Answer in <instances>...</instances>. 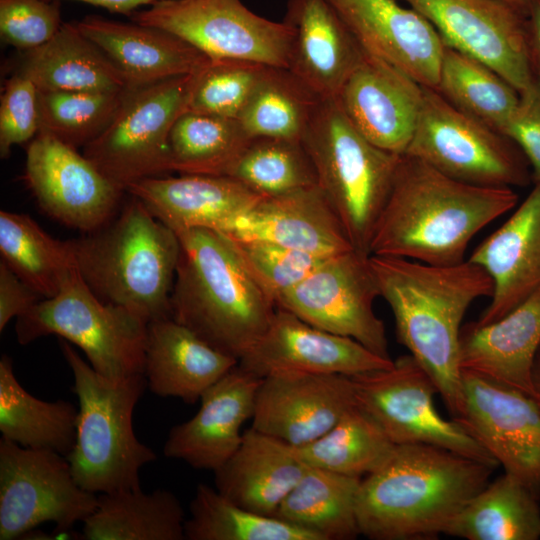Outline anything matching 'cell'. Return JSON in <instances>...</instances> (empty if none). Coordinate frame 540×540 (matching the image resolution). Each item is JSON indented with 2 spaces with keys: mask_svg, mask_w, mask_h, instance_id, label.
Listing matches in <instances>:
<instances>
[{
  "mask_svg": "<svg viewBox=\"0 0 540 540\" xmlns=\"http://www.w3.org/2000/svg\"><path fill=\"white\" fill-rule=\"evenodd\" d=\"M177 236L171 317L239 361L267 330L276 303L227 235L196 228Z\"/></svg>",
  "mask_w": 540,
  "mask_h": 540,
  "instance_id": "277c9868",
  "label": "cell"
},
{
  "mask_svg": "<svg viewBox=\"0 0 540 540\" xmlns=\"http://www.w3.org/2000/svg\"><path fill=\"white\" fill-rule=\"evenodd\" d=\"M147 327L136 315L100 300L75 265L55 296L17 318L15 331L22 345L56 335L78 346L96 372L122 381L144 374Z\"/></svg>",
  "mask_w": 540,
  "mask_h": 540,
  "instance_id": "ba28073f",
  "label": "cell"
},
{
  "mask_svg": "<svg viewBox=\"0 0 540 540\" xmlns=\"http://www.w3.org/2000/svg\"><path fill=\"white\" fill-rule=\"evenodd\" d=\"M503 135L526 157L533 183L540 182V84L520 93L519 103L506 124Z\"/></svg>",
  "mask_w": 540,
  "mask_h": 540,
  "instance_id": "c3c4849f",
  "label": "cell"
},
{
  "mask_svg": "<svg viewBox=\"0 0 540 540\" xmlns=\"http://www.w3.org/2000/svg\"><path fill=\"white\" fill-rule=\"evenodd\" d=\"M392 363L352 338L314 327L277 307L267 330L239 359L238 366L261 379L278 372L352 377Z\"/></svg>",
  "mask_w": 540,
  "mask_h": 540,
  "instance_id": "d6986e66",
  "label": "cell"
},
{
  "mask_svg": "<svg viewBox=\"0 0 540 540\" xmlns=\"http://www.w3.org/2000/svg\"><path fill=\"white\" fill-rule=\"evenodd\" d=\"M185 522L183 507L171 491L125 490L98 495L82 534L86 540H183Z\"/></svg>",
  "mask_w": 540,
  "mask_h": 540,
  "instance_id": "1f68e13d",
  "label": "cell"
},
{
  "mask_svg": "<svg viewBox=\"0 0 540 540\" xmlns=\"http://www.w3.org/2000/svg\"><path fill=\"white\" fill-rule=\"evenodd\" d=\"M126 192L176 234L196 228L224 232L263 197L229 176L207 174L149 177Z\"/></svg>",
  "mask_w": 540,
  "mask_h": 540,
  "instance_id": "484cf974",
  "label": "cell"
},
{
  "mask_svg": "<svg viewBox=\"0 0 540 540\" xmlns=\"http://www.w3.org/2000/svg\"><path fill=\"white\" fill-rule=\"evenodd\" d=\"M228 237L250 272L274 301L327 259L269 241Z\"/></svg>",
  "mask_w": 540,
  "mask_h": 540,
  "instance_id": "f6af8a7d",
  "label": "cell"
},
{
  "mask_svg": "<svg viewBox=\"0 0 540 540\" xmlns=\"http://www.w3.org/2000/svg\"><path fill=\"white\" fill-rule=\"evenodd\" d=\"M78 408L69 401H44L18 382L12 360L0 359V432L20 446L67 456L77 436Z\"/></svg>",
  "mask_w": 540,
  "mask_h": 540,
  "instance_id": "836d02e7",
  "label": "cell"
},
{
  "mask_svg": "<svg viewBox=\"0 0 540 540\" xmlns=\"http://www.w3.org/2000/svg\"><path fill=\"white\" fill-rule=\"evenodd\" d=\"M379 296L389 305L398 341L435 383L451 418L462 410L460 333L469 306L493 293L487 272L471 261L433 265L370 255Z\"/></svg>",
  "mask_w": 540,
  "mask_h": 540,
  "instance_id": "7a4b0ae2",
  "label": "cell"
},
{
  "mask_svg": "<svg viewBox=\"0 0 540 540\" xmlns=\"http://www.w3.org/2000/svg\"><path fill=\"white\" fill-rule=\"evenodd\" d=\"M540 499L504 472L474 496L445 534L467 540L540 539Z\"/></svg>",
  "mask_w": 540,
  "mask_h": 540,
  "instance_id": "e575fe53",
  "label": "cell"
},
{
  "mask_svg": "<svg viewBox=\"0 0 540 540\" xmlns=\"http://www.w3.org/2000/svg\"><path fill=\"white\" fill-rule=\"evenodd\" d=\"M129 87L120 91H38L40 130L73 147H85L112 122Z\"/></svg>",
  "mask_w": 540,
  "mask_h": 540,
  "instance_id": "7bdbcfd3",
  "label": "cell"
},
{
  "mask_svg": "<svg viewBox=\"0 0 540 540\" xmlns=\"http://www.w3.org/2000/svg\"><path fill=\"white\" fill-rule=\"evenodd\" d=\"M301 142L313 164L317 185L352 246L370 255L373 231L401 155L362 136L336 98L319 100Z\"/></svg>",
  "mask_w": 540,
  "mask_h": 540,
  "instance_id": "52a82bcc",
  "label": "cell"
},
{
  "mask_svg": "<svg viewBox=\"0 0 540 540\" xmlns=\"http://www.w3.org/2000/svg\"><path fill=\"white\" fill-rule=\"evenodd\" d=\"M320 99L287 68L266 66L238 120L251 139L301 141Z\"/></svg>",
  "mask_w": 540,
  "mask_h": 540,
  "instance_id": "f35d334b",
  "label": "cell"
},
{
  "mask_svg": "<svg viewBox=\"0 0 540 540\" xmlns=\"http://www.w3.org/2000/svg\"><path fill=\"white\" fill-rule=\"evenodd\" d=\"M188 540H318L276 517L249 511L206 484L196 487L185 522Z\"/></svg>",
  "mask_w": 540,
  "mask_h": 540,
  "instance_id": "60d3db41",
  "label": "cell"
},
{
  "mask_svg": "<svg viewBox=\"0 0 540 540\" xmlns=\"http://www.w3.org/2000/svg\"><path fill=\"white\" fill-rule=\"evenodd\" d=\"M267 65L211 60L196 74L187 111L238 119Z\"/></svg>",
  "mask_w": 540,
  "mask_h": 540,
  "instance_id": "ee69618b",
  "label": "cell"
},
{
  "mask_svg": "<svg viewBox=\"0 0 540 540\" xmlns=\"http://www.w3.org/2000/svg\"><path fill=\"white\" fill-rule=\"evenodd\" d=\"M287 69L321 99L336 98L364 49L328 0H288Z\"/></svg>",
  "mask_w": 540,
  "mask_h": 540,
  "instance_id": "cb8c5ba5",
  "label": "cell"
},
{
  "mask_svg": "<svg viewBox=\"0 0 540 540\" xmlns=\"http://www.w3.org/2000/svg\"><path fill=\"white\" fill-rule=\"evenodd\" d=\"M51 1V0H49ZM107 9L112 13L129 16L141 6H150L159 0H77Z\"/></svg>",
  "mask_w": 540,
  "mask_h": 540,
  "instance_id": "816d5d0a",
  "label": "cell"
},
{
  "mask_svg": "<svg viewBox=\"0 0 540 540\" xmlns=\"http://www.w3.org/2000/svg\"><path fill=\"white\" fill-rule=\"evenodd\" d=\"M237 365L236 358L213 348L172 317L148 324L144 376L147 387L160 397L193 404Z\"/></svg>",
  "mask_w": 540,
  "mask_h": 540,
  "instance_id": "f1b7e54d",
  "label": "cell"
},
{
  "mask_svg": "<svg viewBox=\"0 0 540 540\" xmlns=\"http://www.w3.org/2000/svg\"><path fill=\"white\" fill-rule=\"evenodd\" d=\"M531 381L534 392V399L540 406V345L536 351L532 370H531Z\"/></svg>",
  "mask_w": 540,
  "mask_h": 540,
  "instance_id": "f5cc1de1",
  "label": "cell"
},
{
  "mask_svg": "<svg viewBox=\"0 0 540 540\" xmlns=\"http://www.w3.org/2000/svg\"><path fill=\"white\" fill-rule=\"evenodd\" d=\"M357 404L383 428L395 445L427 444L497 467V461L455 420L434 405L437 387L407 354L390 367L351 377Z\"/></svg>",
  "mask_w": 540,
  "mask_h": 540,
  "instance_id": "8fae6325",
  "label": "cell"
},
{
  "mask_svg": "<svg viewBox=\"0 0 540 540\" xmlns=\"http://www.w3.org/2000/svg\"><path fill=\"white\" fill-rule=\"evenodd\" d=\"M128 17L175 34L211 60L288 66L289 26L255 14L241 0H159Z\"/></svg>",
  "mask_w": 540,
  "mask_h": 540,
  "instance_id": "7c38bea8",
  "label": "cell"
},
{
  "mask_svg": "<svg viewBox=\"0 0 540 540\" xmlns=\"http://www.w3.org/2000/svg\"><path fill=\"white\" fill-rule=\"evenodd\" d=\"M469 261L493 282L489 305L478 324L491 323L516 308L540 288V182L512 215L472 252Z\"/></svg>",
  "mask_w": 540,
  "mask_h": 540,
  "instance_id": "603a6c76",
  "label": "cell"
},
{
  "mask_svg": "<svg viewBox=\"0 0 540 540\" xmlns=\"http://www.w3.org/2000/svg\"><path fill=\"white\" fill-rule=\"evenodd\" d=\"M405 154L476 186L512 188L532 181L530 165L514 142L425 86L418 123Z\"/></svg>",
  "mask_w": 540,
  "mask_h": 540,
  "instance_id": "30bf717a",
  "label": "cell"
},
{
  "mask_svg": "<svg viewBox=\"0 0 540 540\" xmlns=\"http://www.w3.org/2000/svg\"><path fill=\"white\" fill-rule=\"evenodd\" d=\"M77 27L115 65L129 86L140 87L194 74L211 59L166 30L88 15Z\"/></svg>",
  "mask_w": 540,
  "mask_h": 540,
  "instance_id": "4316f807",
  "label": "cell"
},
{
  "mask_svg": "<svg viewBox=\"0 0 540 540\" xmlns=\"http://www.w3.org/2000/svg\"><path fill=\"white\" fill-rule=\"evenodd\" d=\"M39 129L38 89L30 79L12 74L1 95V157L6 158L13 146L33 139Z\"/></svg>",
  "mask_w": 540,
  "mask_h": 540,
  "instance_id": "7dc6e473",
  "label": "cell"
},
{
  "mask_svg": "<svg viewBox=\"0 0 540 540\" xmlns=\"http://www.w3.org/2000/svg\"><path fill=\"white\" fill-rule=\"evenodd\" d=\"M361 478L307 466L273 517L318 540H352L360 530L356 500Z\"/></svg>",
  "mask_w": 540,
  "mask_h": 540,
  "instance_id": "d6a6232c",
  "label": "cell"
},
{
  "mask_svg": "<svg viewBox=\"0 0 540 540\" xmlns=\"http://www.w3.org/2000/svg\"><path fill=\"white\" fill-rule=\"evenodd\" d=\"M224 176L260 196H274L317 185L316 173L301 141L252 138Z\"/></svg>",
  "mask_w": 540,
  "mask_h": 540,
  "instance_id": "b9f144b4",
  "label": "cell"
},
{
  "mask_svg": "<svg viewBox=\"0 0 540 540\" xmlns=\"http://www.w3.org/2000/svg\"><path fill=\"white\" fill-rule=\"evenodd\" d=\"M526 16L533 0H497Z\"/></svg>",
  "mask_w": 540,
  "mask_h": 540,
  "instance_id": "db71d44e",
  "label": "cell"
},
{
  "mask_svg": "<svg viewBox=\"0 0 540 540\" xmlns=\"http://www.w3.org/2000/svg\"><path fill=\"white\" fill-rule=\"evenodd\" d=\"M127 194L103 225L67 241L90 290L149 324L171 317L180 242L141 200Z\"/></svg>",
  "mask_w": 540,
  "mask_h": 540,
  "instance_id": "5b68a950",
  "label": "cell"
},
{
  "mask_svg": "<svg viewBox=\"0 0 540 540\" xmlns=\"http://www.w3.org/2000/svg\"><path fill=\"white\" fill-rule=\"evenodd\" d=\"M395 447L380 424L356 404L324 435L294 450L309 467L361 478L380 468Z\"/></svg>",
  "mask_w": 540,
  "mask_h": 540,
  "instance_id": "8d00e7d4",
  "label": "cell"
},
{
  "mask_svg": "<svg viewBox=\"0 0 540 540\" xmlns=\"http://www.w3.org/2000/svg\"><path fill=\"white\" fill-rule=\"evenodd\" d=\"M25 180L45 213L83 233L108 221L126 194L84 154L42 130L28 145Z\"/></svg>",
  "mask_w": 540,
  "mask_h": 540,
  "instance_id": "2e32d148",
  "label": "cell"
},
{
  "mask_svg": "<svg viewBox=\"0 0 540 540\" xmlns=\"http://www.w3.org/2000/svg\"><path fill=\"white\" fill-rule=\"evenodd\" d=\"M434 90L460 112L501 134L520 99L487 64L447 45Z\"/></svg>",
  "mask_w": 540,
  "mask_h": 540,
  "instance_id": "d590c367",
  "label": "cell"
},
{
  "mask_svg": "<svg viewBox=\"0 0 540 540\" xmlns=\"http://www.w3.org/2000/svg\"><path fill=\"white\" fill-rule=\"evenodd\" d=\"M518 200L510 187L461 182L403 154L373 231L370 255L461 263L474 236Z\"/></svg>",
  "mask_w": 540,
  "mask_h": 540,
  "instance_id": "6da1fadb",
  "label": "cell"
},
{
  "mask_svg": "<svg viewBox=\"0 0 540 540\" xmlns=\"http://www.w3.org/2000/svg\"><path fill=\"white\" fill-rule=\"evenodd\" d=\"M494 469L433 445H396L360 482V534L372 540L436 539L489 483Z\"/></svg>",
  "mask_w": 540,
  "mask_h": 540,
  "instance_id": "3957f363",
  "label": "cell"
},
{
  "mask_svg": "<svg viewBox=\"0 0 540 540\" xmlns=\"http://www.w3.org/2000/svg\"><path fill=\"white\" fill-rule=\"evenodd\" d=\"M56 0H0V34L20 52L49 41L62 25Z\"/></svg>",
  "mask_w": 540,
  "mask_h": 540,
  "instance_id": "bcb514c9",
  "label": "cell"
},
{
  "mask_svg": "<svg viewBox=\"0 0 540 540\" xmlns=\"http://www.w3.org/2000/svg\"><path fill=\"white\" fill-rule=\"evenodd\" d=\"M13 74L30 79L38 91L110 92L131 87L76 22L63 23L49 41L21 52Z\"/></svg>",
  "mask_w": 540,
  "mask_h": 540,
  "instance_id": "4dcf8cb0",
  "label": "cell"
},
{
  "mask_svg": "<svg viewBox=\"0 0 540 540\" xmlns=\"http://www.w3.org/2000/svg\"><path fill=\"white\" fill-rule=\"evenodd\" d=\"M369 257L352 249L327 258L303 281L279 295L276 306L391 359L384 322L373 307L379 290Z\"/></svg>",
  "mask_w": 540,
  "mask_h": 540,
  "instance_id": "5bb4252c",
  "label": "cell"
},
{
  "mask_svg": "<svg viewBox=\"0 0 540 540\" xmlns=\"http://www.w3.org/2000/svg\"><path fill=\"white\" fill-rule=\"evenodd\" d=\"M250 140L238 119L185 111L169 136L171 171L224 175Z\"/></svg>",
  "mask_w": 540,
  "mask_h": 540,
  "instance_id": "ab89813d",
  "label": "cell"
},
{
  "mask_svg": "<svg viewBox=\"0 0 540 540\" xmlns=\"http://www.w3.org/2000/svg\"><path fill=\"white\" fill-rule=\"evenodd\" d=\"M260 381L234 367L202 394L191 419L171 428L164 455L196 469H219L242 442L241 428L252 418Z\"/></svg>",
  "mask_w": 540,
  "mask_h": 540,
  "instance_id": "7402d4cb",
  "label": "cell"
},
{
  "mask_svg": "<svg viewBox=\"0 0 540 540\" xmlns=\"http://www.w3.org/2000/svg\"><path fill=\"white\" fill-rule=\"evenodd\" d=\"M0 253L1 261L43 299L59 292L75 266L68 241L51 237L23 213L1 210Z\"/></svg>",
  "mask_w": 540,
  "mask_h": 540,
  "instance_id": "74e56055",
  "label": "cell"
},
{
  "mask_svg": "<svg viewBox=\"0 0 540 540\" xmlns=\"http://www.w3.org/2000/svg\"><path fill=\"white\" fill-rule=\"evenodd\" d=\"M197 73L132 87L84 156L125 191L135 181L171 172L170 132L187 111Z\"/></svg>",
  "mask_w": 540,
  "mask_h": 540,
  "instance_id": "9c48e42d",
  "label": "cell"
},
{
  "mask_svg": "<svg viewBox=\"0 0 540 540\" xmlns=\"http://www.w3.org/2000/svg\"><path fill=\"white\" fill-rule=\"evenodd\" d=\"M540 345V288L503 317L462 326L460 366L534 398L531 370Z\"/></svg>",
  "mask_w": 540,
  "mask_h": 540,
  "instance_id": "83f0119b",
  "label": "cell"
},
{
  "mask_svg": "<svg viewBox=\"0 0 540 540\" xmlns=\"http://www.w3.org/2000/svg\"><path fill=\"white\" fill-rule=\"evenodd\" d=\"M462 410L453 419L506 473L540 499V406L511 387L462 371Z\"/></svg>",
  "mask_w": 540,
  "mask_h": 540,
  "instance_id": "9a60e30c",
  "label": "cell"
},
{
  "mask_svg": "<svg viewBox=\"0 0 540 540\" xmlns=\"http://www.w3.org/2000/svg\"><path fill=\"white\" fill-rule=\"evenodd\" d=\"M398 0H328L362 48L436 89L445 44L431 23Z\"/></svg>",
  "mask_w": 540,
  "mask_h": 540,
  "instance_id": "44dd1931",
  "label": "cell"
},
{
  "mask_svg": "<svg viewBox=\"0 0 540 540\" xmlns=\"http://www.w3.org/2000/svg\"><path fill=\"white\" fill-rule=\"evenodd\" d=\"M424 86L364 50L336 99L357 131L375 146L405 154L423 103Z\"/></svg>",
  "mask_w": 540,
  "mask_h": 540,
  "instance_id": "ffe728a7",
  "label": "cell"
},
{
  "mask_svg": "<svg viewBox=\"0 0 540 540\" xmlns=\"http://www.w3.org/2000/svg\"><path fill=\"white\" fill-rule=\"evenodd\" d=\"M307 465L290 444L250 428L231 458L215 473V488L235 504L274 516Z\"/></svg>",
  "mask_w": 540,
  "mask_h": 540,
  "instance_id": "f546056e",
  "label": "cell"
},
{
  "mask_svg": "<svg viewBox=\"0 0 540 540\" xmlns=\"http://www.w3.org/2000/svg\"><path fill=\"white\" fill-rule=\"evenodd\" d=\"M43 298L0 262V332L9 321L23 315Z\"/></svg>",
  "mask_w": 540,
  "mask_h": 540,
  "instance_id": "681fc988",
  "label": "cell"
},
{
  "mask_svg": "<svg viewBox=\"0 0 540 540\" xmlns=\"http://www.w3.org/2000/svg\"><path fill=\"white\" fill-rule=\"evenodd\" d=\"M98 495L75 480L66 456L0 440V540L20 539L44 522L73 529L95 510Z\"/></svg>",
  "mask_w": 540,
  "mask_h": 540,
  "instance_id": "4fadbf2b",
  "label": "cell"
},
{
  "mask_svg": "<svg viewBox=\"0 0 540 540\" xmlns=\"http://www.w3.org/2000/svg\"><path fill=\"white\" fill-rule=\"evenodd\" d=\"M425 17L444 44L487 64L519 94L534 83L525 16L497 0H400Z\"/></svg>",
  "mask_w": 540,
  "mask_h": 540,
  "instance_id": "e0dca14e",
  "label": "cell"
},
{
  "mask_svg": "<svg viewBox=\"0 0 540 540\" xmlns=\"http://www.w3.org/2000/svg\"><path fill=\"white\" fill-rule=\"evenodd\" d=\"M356 404L349 376L273 373L261 378L252 428L299 447L328 432Z\"/></svg>",
  "mask_w": 540,
  "mask_h": 540,
  "instance_id": "ac0fdd59",
  "label": "cell"
},
{
  "mask_svg": "<svg viewBox=\"0 0 540 540\" xmlns=\"http://www.w3.org/2000/svg\"><path fill=\"white\" fill-rule=\"evenodd\" d=\"M59 344L79 402L76 441L66 456L75 480L95 494L141 489V468L157 459L133 428L135 406L147 387L144 374L110 380L68 341Z\"/></svg>",
  "mask_w": 540,
  "mask_h": 540,
  "instance_id": "8992f818",
  "label": "cell"
},
{
  "mask_svg": "<svg viewBox=\"0 0 540 540\" xmlns=\"http://www.w3.org/2000/svg\"><path fill=\"white\" fill-rule=\"evenodd\" d=\"M528 59L534 80L540 84V0H533L525 16Z\"/></svg>",
  "mask_w": 540,
  "mask_h": 540,
  "instance_id": "f907efd6",
  "label": "cell"
},
{
  "mask_svg": "<svg viewBox=\"0 0 540 540\" xmlns=\"http://www.w3.org/2000/svg\"><path fill=\"white\" fill-rule=\"evenodd\" d=\"M222 233L269 241L325 258L354 249L318 185L263 196Z\"/></svg>",
  "mask_w": 540,
  "mask_h": 540,
  "instance_id": "d4e9b609",
  "label": "cell"
}]
</instances>
